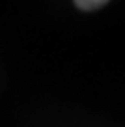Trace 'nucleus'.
Wrapping results in <instances>:
<instances>
[{
    "label": "nucleus",
    "instance_id": "obj_1",
    "mask_svg": "<svg viewBox=\"0 0 125 127\" xmlns=\"http://www.w3.org/2000/svg\"><path fill=\"white\" fill-rule=\"evenodd\" d=\"M106 2L105 0H94V2H75V6H78L80 9H95V8H103Z\"/></svg>",
    "mask_w": 125,
    "mask_h": 127
}]
</instances>
